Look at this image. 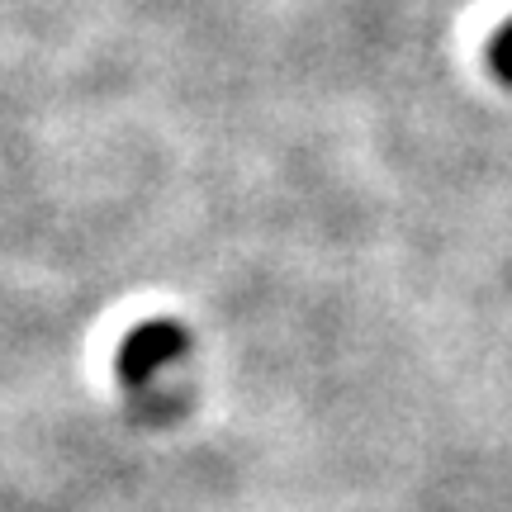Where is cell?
<instances>
[{"label": "cell", "mask_w": 512, "mask_h": 512, "mask_svg": "<svg viewBox=\"0 0 512 512\" xmlns=\"http://www.w3.org/2000/svg\"><path fill=\"white\" fill-rule=\"evenodd\" d=\"M190 356V332L176 318H147L143 328H133L119 342V356H114V375L128 389V399L143 403L157 399L162 403V389L157 384L171 375V370L185 366Z\"/></svg>", "instance_id": "cell-1"}, {"label": "cell", "mask_w": 512, "mask_h": 512, "mask_svg": "<svg viewBox=\"0 0 512 512\" xmlns=\"http://www.w3.org/2000/svg\"><path fill=\"white\" fill-rule=\"evenodd\" d=\"M489 67L503 86H512V15L498 24V34L489 38Z\"/></svg>", "instance_id": "cell-2"}]
</instances>
